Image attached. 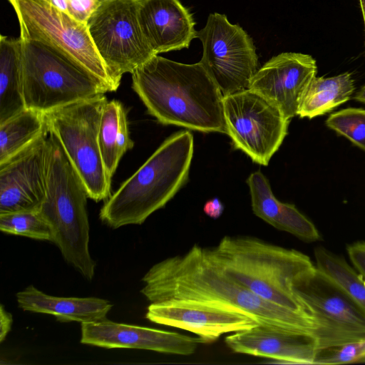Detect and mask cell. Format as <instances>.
<instances>
[{
  "instance_id": "6da1fadb",
  "label": "cell",
  "mask_w": 365,
  "mask_h": 365,
  "mask_svg": "<svg viewBox=\"0 0 365 365\" xmlns=\"http://www.w3.org/2000/svg\"><path fill=\"white\" fill-rule=\"evenodd\" d=\"M142 281L140 292L150 303L184 300L215 305L246 314L258 324L312 336L317 328L312 317L270 303L232 279L207 247L198 245L156 263Z\"/></svg>"
},
{
  "instance_id": "7a4b0ae2",
  "label": "cell",
  "mask_w": 365,
  "mask_h": 365,
  "mask_svg": "<svg viewBox=\"0 0 365 365\" xmlns=\"http://www.w3.org/2000/svg\"><path fill=\"white\" fill-rule=\"evenodd\" d=\"M131 74L133 89L160 123L226 134L223 95L200 62L155 55Z\"/></svg>"
},
{
  "instance_id": "3957f363",
  "label": "cell",
  "mask_w": 365,
  "mask_h": 365,
  "mask_svg": "<svg viewBox=\"0 0 365 365\" xmlns=\"http://www.w3.org/2000/svg\"><path fill=\"white\" fill-rule=\"evenodd\" d=\"M207 250L227 275L262 299L314 319L297 293L316 269L307 255L250 236H225Z\"/></svg>"
},
{
  "instance_id": "277c9868",
  "label": "cell",
  "mask_w": 365,
  "mask_h": 365,
  "mask_svg": "<svg viewBox=\"0 0 365 365\" xmlns=\"http://www.w3.org/2000/svg\"><path fill=\"white\" fill-rule=\"evenodd\" d=\"M189 130L173 133L111 195L101 207L100 219L117 229L141 225L163 208L187 183L193 155Z\"/></svg>"
},
{
  "instance_id": "5b68a950",
  "label": "cell",
  "mask_w": 365,
  "mask_h": 365,
  "mask_svg": "<svg viewBox=\"0 0 365 365\" xmlns=\"http://www.w3.org/2000/svg\"><path fill=\"white\" fill-rule=\"evenodd\" d=\"M46 194L38 210L53 231L64 259L92 280L96 261L89 252L88 197L84 182L56 136L48 131Z\"/></svg>"
},
{
  "instance_id": "8992f818",
  "label": "cell",
  "mask_w": 365,
  "mask_h": 365,
  "mask_svg": "<svg viewBox=\"0 0 365 365\" xmlns=\"http://www.w3.org/2000/svg\"><path fill=\"white\" fill-rule=\"evenodd\" d=\"M19 38L26 108L47 113L107 92L94 76L56 49Z\"/></svg>"
},
{
  "instance_id": "52a82bcc",
  "label": "cell",
  "mask_w": 365,
  "mask_h": 365,
  "mask_svg": "<svg viewBox=\"0 0 365 365\" xmlns=\"http://www.w3.org/2000/svg\"><path fill=\"white\" fill-rule=\"evenodd\" d=\"M105 93L45 113L48 131L58 138L84 182L89 198L99 202L110 195L112 178L102 159L98 143Z\"/></svg>"
},
{
  "instance_id": "ba28073f",
  "label": "cell",
  "mask_w": 365,
  "mask_h": 365,
  "mask_svg": "<svg viewBox=\"0 0 365 365\" xmlns=\"http://www.w3.org/2000/svg\"><path fill=\"white\" fill-rule=\"evenodd\" d=\"M19 20L20 36L56 49L94 76L106 89L119 85L109 73L90 36L87 24L45 0H8Z\"/></svg>"
},
{
  "instance_id": "9c48e42d",
  "label": "cell",
  "mask_w": 365,
  "mask_h": 365,
  "mask_svg": "<svg viewBox=\"0 0 365 365\" xmlns=\"http://www.w3.org/2000/svg\"><path fill=\"white\" fill-rule=\"evenodd\" d=\"M138 0H105L86 24L93 43L112 78L120 86L153 56L138 21Z\"/></svg>"
},
{
  "instance_id": "30bf717a",
  "label": "cell",
  "mask_w": 365,
  "mask_h": 365,
  "mask_svg": "<svg viewBox=\"0 0 365 365\" xmlns=\"http://www.w3.org/2000/svg\"><path fill=\"white\" fill-rule=\"evenodd\" d=\"M223 114L226 134L234 148L254 163L267 165L287 136L290 120L250 89L223 96Z\"/></svg>"
},
{
  "instance_id": "8fae6325",
  "label": "cell",
  "mask_w": 365,
  "mask_h": 365,
  "mask_svg": "<svg viewBox=\"0 0 365 365\" xmlns=\"http://www.w3.org/2000/svg\"><path fill=\"white\" fill-rule=\"evenodd\" d=\"M197 38L203 48L200 63L223 96L249 88L258 58L252 39L242 27L232 24L225 15L210 14Z\"/></svg>"
},
{
  "instance_id": "7c38bea8",
  "label": "cell",
  "mask_w": 365,
  "mask_h": 365,
  "mask_svg": "<svg viewBox=\"0 0 365 365\" xmlns=\"http://www.w3.org/2000/svg\"><path fill=\"white\" fill-rule=\"evenodd\" d=\"M297 293L314 318L317 350L365 337V312L317 267Z\"/></svg>"
},
{
  "instance_id": "4fadbf2b",
  "label": "cell",
  "mask_w": 365,
  "mask_h": 365,
  "mask_svg": "<svg viewBox=\"0 0 365 365\" xmlns=\"http://www.w3.org/2000/svg\"><path fill=\"white\" fill-rule=\"evenodd\" d=\"M48 136L46 130L0 163V214L39 210L46 194Z\"/></svg>"
},
{
  "instance_id": "5bb4252c",
  "label": "cell",
  "mask_w": 365,
  "mask_h": 365,
  "mask_svg": "<svg viewBox=\"0 0 365 365\" xmlns=\"http://www.w3.org/2000/svg\"><path fill=\"white\" fill-rule=\"evenodd\" d=\"M317 73V62L312 56L282 53L257 71L248 89L274 103L291 120L297 115L302 98Z\"/></svg>"
},
{
  "instance_id": "9a60e30c",
  "label": "cell",
  "mask_w": 365,
  "mask_h": 365,
  "mask_svg": "<svg viewBox=\"0 0 365 365\" xmlns=\"http://www.w3.org/2000/svg\"><path fill=\"white\" fill-rule=\"evenodd\" d=\"M145 317L150 322L192 332L205 343L222 335L253 327L258 324L237 311L203 303L170 300L150 303Z\"/></svg>"
},
{
  "instance_id": "2e32d148",
  "label": "cell",
  "mask_w": 365,
  "mask_h": 365,
  "mask_svg": "<svg viewBox=\"0 0 365 365\" xmlns=\"http://www.w3.org/2000/svg\"><path fill=\"white\" fill-rule=\"evenodd\" d=\"M81 343L106 349H136L189 356L204 341L178 332L117 323L106 318L81 324Z\"/></svg>"
},
{
  "instance_id": "e0dca14e",
  "label": "cell",
  "mask_w": 365,
  "mask_h": 365,
  "mask_svg": "<svg viewBox=\"0 0 365 365\" xmlns=\"http://www.w3.org/2000/svg\"><path fill=\"white\" fill-rule=\"evenodd\" d=\"M225 341L233 352L288 364H314L317 351L312 334L261 324L232 333Z\"/></svg>"
},
{
  "instance_id": "ac0fdd59",
  "label": "cell",
  "mask_w": 365,
  "mask_h": 365,
  "mask_svg": "<svg viewBox=\"0 0 365 365\" xmlns=\"http://www.w3.org/2000/svg\"><path fill=\"white\" fill-rule=\"evenodd\" d=\"M138 21L148 46L158 55L188 48L195 22L180 0H138Z\"/></svg>"
},
{
  "instance_id": "d6986e66",
  "label": "cell",
  "mask_w": 365,
  "mask_h": 365,
  "mask_svg": "<svg viewBox=\"0 0 365 365\" xmlns=\"http://www.w3.org/2000/svg\"><path fill=\"white\" fill-rule=\"evenodd\" d=\"M246 182L250 189L252 209L256 216L303 241L312 242L320 240L316 226L294 204L277 199L268 179L260 170L250 174Z\"/></svg>"
},
{
  "instance_id": "ffe728a7",
  "label": "cell",
  "mask_w": 365,
  "mask_h": 365,
  "mask_svg": "<svg viewBox=\"0 0 365 365\" xmlns=\"http://www.w3.org/2000/svg\"><path fill=\"white\" fill-rule=\"evenodd\" d=\"M24 311L53 315L61 322H94L106 318L113 304L97 297H60L46 294L29 285L16 294Z\"/></svg>"
},
{
  "instance_id": "44dd1931",
  "label": "cell",
  "mask_w": 365,
  "mask_h": 365,
  "mask_svg": "<svg viewBox=\"0 0 365 365\" xmlns=\"http://www.w3.org/2000/svg\"><path fill=\"white\" fill-rule=\"evenodd\" d=\"M26 108L21 38L0 37V123Z\"/></svg>"
},
{
  "instance_id": "7402d4cb",
  "label": "cell",
  "mask_w": 365,
  "mask_h": 365,
  "mask_svg": "<svg viewBox=\"0 0 365 365\" xmlns=\"http://www.w3.org/2000/svg\"><path fill=\"white\" fill-rule=\"evenodd\" d=\"M355 90L351 73L314 77L300 101L297 116L312 119L327 114L347 102Z\"/></svg>"
},
{
  "instance_id": "603a6c76",
  "label": "cell",
  "mask_w": 365,
  "mask_h": 365,
  "mask_svg": "<svg viewBox=\"0 0 365 365\" xmlns=\"http://www.w3.org/2000/svg\"><path fill=\"white\" fill-rule=\"evenodd\" d=\"M98 143L105 168L112 178L123 155L133 148L127 115L121 102L107 101L101 114Z\"/></svg>"
},
{
  "instance_id": "cb8c5ba5",
  "label": "cell",
  "mask_w": 365,
  "mask_h": 365,
  "mask_svg": "<svg viewBox=\"0 0 365 365\" xmlns=\"http://www.w3.org/2000/svg\"><path fill=\"white\" fill-rule=\"evenodd\" d=\"M46 130L45 113L26 108L0 123V163L24 149Z\"/></svg>"
},
{
  "instance_id": "d4e9b609",
  "label": "cell",
  "mask_w": 365,
  "mask_h": 365,
  "mask_svg": "<svg viewBox=\"0 0 365 365\" xmlns=\"http://www.w3.org/2000/svg\"><path fill=\"white\" fill-rule=\"evenodd\" d=\"M317 269L336 284L365 312V279L344 257L323 247L314 250Z\"/></svg>"
},
{
  "instance_id": "484cf974",
  "label": "cell",
  "mask_w": 365,
  "mask_h": 365,
  "mask_svg": "<svg viewBox=\"0 0 365 365\" xmlns=\"http://www.w3.org/2000/svg\"><path fill=\"white\" fill-rule=\"evenodd\" d=\"M1 232L29 238L53 242V231L38 210L0 214Z\"/></svg>"
},
{
  "instance_id": "4316f807",
  "label": "cell",
  "mask_w": 365,
  "mask_h": 365,
  "mask_svg": "<svg viewBox=\"0 0 365 365\" xmlns=\"http://www.w3.org/2000/svg\"><path fill=\"white\" fill-rule=\"evenodd\" d=\"M325 125L365 151V109L346 108L334 112Z\"/></svg>"
},
{
  "instance_id": "83f0119b",
  "label": "cell",
  "mask_w": 365,
  "mask_h": 365,
  "mask_svg": "<svg viewBox=\"0 0 365 365\" xmlns=\"http://www.w3.org/2000/svg\"><path fill=\"white\" fill-rule=\"evenodd\" d=\"M365 362V337L338 346L318 349L314 364L334 365Z\"/></svg>"
},
{
  "instance_id": "f1b7e54d",
  "label": "cell",
  "mask_w": 365,
  "mask_h": 365,
  "mask_svg": "<svg viewBox=\"0 0 365 365\" xmlns=\"http://www.w3.org/2000/svg\"><path fill=\"white\" fill-rule=\"evenodd\" d=\"M68 14L78 21L86 24L98 7L99 0H66Z\"/></svg>"
},
{
  "instance_id": "f546056e",
  "label": "cell",
  "mask_w": 365,
  "mask_h": 365,
  "mask_svg": "<svg viewBox=\"0 0 365 365\" xmlns=\"http://www.w3.org/2000/svg\"><path fill=\"white\" fill-rule=\"evenodd\" d=\"M346 250L355 269L365 279V242L358 241L349 245Z\"/></svg>"
},
{
  "instance_id": "4dcf8cb0",
  "label": "cell",
  "mask_w": 365,
  "mask_h": 365,
  "mask_svg": "<svg viewBox=\"0 0 365 365\" xmlns=\"http://www.w3.org/2000/svg\"><path fill=\"white\" fill-rule=\"evenodd\" d=\"M13 322L12 315L7 312L4 305L0 306V342L2 343L11 331Z\"/></svg>"
},
{
  "instance_id": "1f68e13d",
  "label": "cell",
  "mask_w": 365,
  "mask_h": 365,
  "mask_svg": "<svg viewBox=\"0 0 365 365\" xmlns=\"http://www.w3.org/2000/svg\"><path fill=\"white\" fill-rule=\"evenodd\" d=\"M203 211L210 217L217 219L222 215L224 205L218 198L215 197L206 202Z\"/></svg>"
},
{
  "instance_id": "d6a6232c",
  "label": "cell",
  "mask_w": 365,
  "mask_h": 365,
  "mask_svg": "<svg viewBox=\"0 0 365 365\" xmlns=\"http://www.w3.org/2000/svg\"><path fill=\"white\" fill-rule=\"evenodd\" d=\"M50 3L58 9L68 14V4L66 0H49Z\"/></svg>"
},
{
  "instance_id": "836d02e7",
  "label": "cell",
  "mask_w": 365,
  "mask_h": 365,
  "mask_svg": "<svg viewBox=\"0 0 365 365\" xmlns=\"http://www.w3.org/2000/svg\"><path fill=\"white\" fill-rule=\"evenodd\" d=\"M354 99L357 102L365 104V85H364L356 93Z\"/></svg>"
},
{
  "instance_id": "e575fe53",
  "label": "cell",
  "mask_w": 365,
  "mask_h": 365,
  "mask_svg": "<svg viewBox=\"0 0 365 365\" xmlns=\"http://www.w3.org/2000/svg\"><path fill=\"white\" fill-rule=\"evenodd\" d=\"M359 6L361 8V14H362V18H363V22H364V33H365V0H359ZM365 43V42H364ZM365 53V52H364Z\"/></svg>"
},
{
  "instance_id": "d590c367",
  "label": "cell",
  "mask_w": 365,
  "mask_h": 365,
  "mask_svg": "<svg viewBox=\"0 0 365 365\" xmlns=\"http://www.w3.org/2000/svg\"><path fill=\"white\" fill-rule=\"evenodd\" d=\"M45 1H48V2H49V3H50V1H49V0H45Z\"/></svg>"
},
{
  "instance_id": "8d00e7d4",
  "label": "cell",
  "mask_w": 365,
  "mask_h": 365,
  "mask_svg": "<svg viewBox=\"0 0 365 365\" xmlns=\"http://www.w3.org/2000/svg\"><path fill=\"white\" fill-rule=\"evenodd\" d=\"M100 1H105V0H99Z\"/></svg>"
}]
</instances>
